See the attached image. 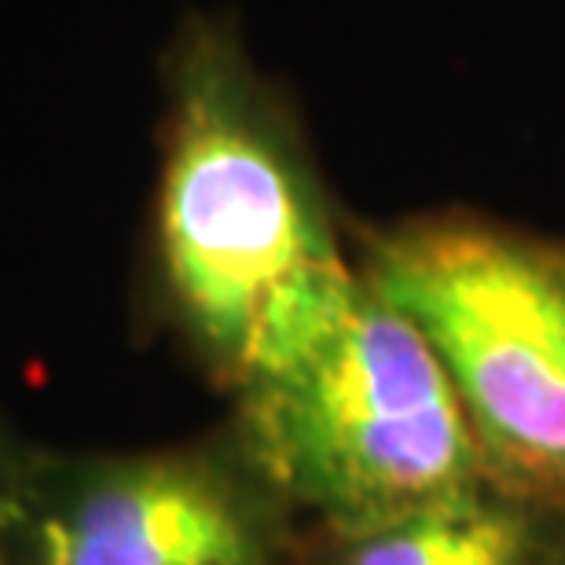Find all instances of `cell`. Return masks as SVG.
<instances>
[{
  "label": "cell",
  "instance_id": "obj_4",
  "mask_svg": "<svg viewBox=\"0 0 565 565\" xmlns=\"http://www.w3.org/2000/svg\"><path fill=\"white\" fill-rule=\"evenodd\" d=\"M41 565H276L254 492L210 459L99 470L38 529Z\"/></svg>",
  "mask_w": 565,
  "mask_h": 565
},
{
  "label": "cell",
  "instance_id": "obj_6",
  "mask_svg": "<svg viewBox=\"0 0 565 565\" xmlns=\"http://www.w3.org/2000/svg\"><path fill=\"white\" fill-rule=\"evenodd\" d=\"M547 565H565V547H562V555H555V558H551Z\"/></svg>",
  "mask_w": 565,
  "mask_h": 565
},
{
  "label": "cell",
  "instance_id": "obj_7",
  "mask_svg": "<svg viewBox=\"0 0 565 565\" xmlns=\"http://www.w3.org/2000/svg\"><path fill=\"white\" fill-rule=\"evenodd\" d=\"M33 565H41V562H33Z\"/></svg>",
  "mask_w": 565,
  "mask_h": 565
},
{
  "label": "cell",
  "instance_id": "obj_3",
  "mask_svg": "<svg viewBox=\"0 0 565 565\" xmlns=\"http://www.w3.org/2000/svg\"><path fill=\"white\" fill-rule=\"evenodd\" d=\"M360 246L364 279L445 364L489 484L565 522V243L440 210Z\"/></svg>",
  "mask_w": 565,
  "mask_h": 565
},
{
  "label": "cell",
  "instance_id": "obj_5",
  "mask_svg": "<svg viewBox=\"0 0 565 565\" xmlns=\"http://www.w3.org/2000/svg\"><path fill=\"white\" fill-rule=\"evenodd\" d=\"M565 522L492 484L338 536L334 565H547Z\"/></svg>",
  "mask_w": 565,
  "mask_h": 565
},
{
  "label": "cell",
  "instance_id": "obj_1",
  "mask_svg": "<svg viewBox=\"0 0 565 565\" xmlns=\"http://www.w3.org/2000/svg\"><path fill=\"white\" fill-rule=\"evenodd\" d=\"M158 246L180 320L232 386L290 356L360 279L290 118L206 26L177 55Z\"/></svg>",
  "mask_w": 565,
  "mask_h": 565
},
{
  "label": "cell",
  "instance_id": "obj_2",
  "mask_svg": "<svg viewBox=\"0 0 565 565\" xmlns=\"http://www.w3.org/2000/svg\"><path fill=\"white\" fill-rule=\"evenodd\" d=\"M235 393L246 462L331 533L489 484L434 345L364 273L290 356Z\"/></svg>",
  "mask_w": 565,
  "mask_h": 565
}]
</instances>
